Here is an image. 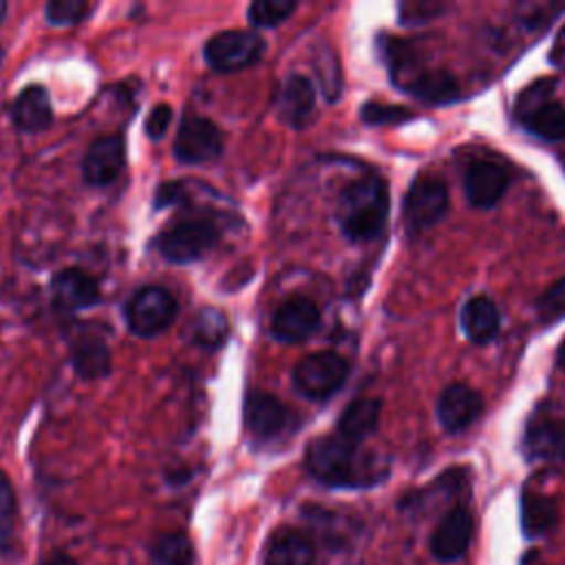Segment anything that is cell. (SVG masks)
<instances>
[{
	"label": "cell",
	"instance_id": "4dcf8cb0",
	"mask_svg": "<svg viewBox=\"0 0 565 565\" xmlns=\"http://www.w3.org/2000/svg\"><path fill=\"white\" fill-rule=\"evenodd\" d=\"M536 313L541 322H556L565 318V278L556 280L539 300H536Z\"/></svg>",
	"mask_w": 565,
	"mask_h": 565
},
{
	"label": "cell",
	"instance_id": "ba28073f",
	"mask_svg": "<svg viewBox=\"0 0 565 565\" xmlns=\"http://www.w3.org/2000/svg\"><path fill=\"white\" fill-rule=\"evenodd\" d=\"M263 53L265 40L252 31H221L212 35L203 46L207 64L223 73L252 66L263 57Z\"/></svg>",
	"mask_w": 565,
	"mask_h": 565
},
{
	"label": "cell",
	"instance_id": "3957f363",
	"mask_svg": "<svg viewBox=\"0 0 565 565\" xmlns=\"http://www.w3.org/2000/svg\"><path fill=\"white\" fill-rule=\"evenodd\" d=\"M552 86V79L527 86L516 99V117L532 135L545 141H565V106L554 97Z\"/></svg>",
	"mask_w": 565,
	"mask_h": 565
},
{
	"label": "cell",
	"instance_id": "8992f818",
	"mask_svg": "<svg viewBox=\"0 0 565 565\" xmlns=\"http://www.w3.org/2000/svg\"><path fill=\"white\" fill-rule=\"evenodd\" d=\"M177 316L174 296L157 285L141 287L126 305L128 329L139 338H152L168 329Z\"/></svg>",
	"mask_w": 565,
	"mask_h": 565
},
{
	"label": "cell",
	"instance_id": "30bf717a",
	"mask_svg": "<svg viewBox=\"0 0 565 565\" xmlns=\"http://www.w3.org/2000/svg\"><path fill=\"white\" fill-rule=\"evenodd\" d=\"M320 324V311L309 298H289L271 316V335L280 342H302Z\"/></svg>",
	"mask_w": 565,
	"mask_h": 565
},
{
	"label": "cell",
	"instance_id": "5bb4252c",
	"mask_svg": "<svg viewBox=\"0 0 565 565\" xmlns=\"http://www.w3.org/2000/svg\"><path fill=\"white\" fill-rule=\"evenodd\" d=\"M53 305L62 311H79L93 307L99 300L97 282L82 269L68 267L53 276L51 280Z\"/></svg>",
	"mask_w": 565,
	"mask_h": 565
},
{
	"label": "cell",
	"instance_id": "9a60e30c",
	"mask_svg": "<svg viewBox=\"0 0 565 565\" xmlns=\"http://www.w3.org/2000/svg\"><path fill=\"white\" fill-rule=\"evenodd\" d=\"M481 395L468 384H450L439 395L437 417L448 433H459L481 413Z\"/></svg>",
	"mask_w": 565,
	"mask_h": 565
},
{
	"label": "cell",
	"instance_id": "7a4b0ae2",
	"mask_svg": "<svg viewBox=\"0 0 565 565\" xmlns=\"http://www.w3.org/2000/svg\"><path fill=\"white\" fill-rule=\"evenodd\" d=\"M388 218V188L380 177L351 181L338 201V223L349 241L375 238Z\"/></svg>",
	"mask_w": 565,
	"mask_h": 565
},
{
	"label": "cell",
	"instance_id": "d6a6232c",
	"mask_svg": "<svg viewBox=\"0 0 565 565\" xmlns=\"http://www.w3.org/2000/svg\"><path fill=\"white\" fill-rule=\"evenodd\" d=\"M170 121H172V108H170L168 104H157V106L150 110L148 119H146V135H148L150 139L159 141V139L166 135Z\"/></svg>",
	"mask_w": 565,
	"mask_h": 565
},
{
	"label": "cell",
	"instance_id": "5b68a950",
	"mask_svg": "<svg viewBox=\"0 0 565 565\" xmlns=\"http://www.w3.org/2000/svg\"><path fill=\"white\" fill-rule=\"evenodd\" d=\"M349 375V364L333 351H316L294 369V386L309 399H329L340 391Z\"/></svg>",
	"mask_w": 565,
	"mask_h": 565
},
{
	"label": "cell",
	"instance_id": "4316f807",
	"mask_svg": "<svg viewBox=\"0 0 565 565\" xmlns=\"http://www.w3.org/2000/svg\"><path fill=\"white\" fill-rule=\"evenodd\" d=\"M227 331H230V324H227L225 313L214 309V307H205L203 311H199V316L194 320L192 338H194V342L199 347L216 349V347H221L225 342Z\"/></svg>",
	"mask_w": 565,
	"mask_h": 565
},
{
	"label": "cell",
	"instance_id": "1f68e13d",
	"mask_svg": "<svg viewBox=\"0 0 565 565\" xmlns=\"http://www.w3.org/2000/svg\"><path fill=\"white\" fill-rule=\"evenodd\" d=\"M360 117L364 124L369 126H380V124H399V121H406L413 117L411 110H406L404 106H393V104H375V102H369L362 106L360 110Z\"/></svg>",
	"mask_w": 565,
	"mask_h": 565
},
{
	"label": "cell",
	"instance_id": "d590c367",
	"mask_svg": "<svg viewBox=\"0 0 565 565\" xmlns=\"http://www.w3.org/2000/svg\"><path fill=\"white\" fill-rule=\"evenodd\" d=\"M4 13H7V2H2V0H0V22H2Z\"/></svg>",
	"mask_w": 565,
	"mask_h": 565
},
{
	"label": "cell",
	"instance_id": "d6986e66",
	"mask_svg": "<svg viewBox=\"0 0 565 565\" xmlns=\"http://www.w3.org/2000/svg\"><path fill=\"white\" fill-rule=\"evenodd\" d=\"M316 90L305 75H291L285 79L278 95V115L291 128H302L313 115Z\"/></svg>",
	"mask_w": 565,
	"mask_h": 565
},
{
	"label": "cell",
	"instance_id": "ac0fdd59",
	"mask_svg": "<svg viewBox=\"0 0 565 565\" xmlns=\"http://www.w3.org/2000/svg\"><path fill=\"white\" fill-rule=\"evenodd\" d=\"M245 422L258 439L280 435L289 424V411L269 393H254L245 404Z\"/></svg>",
	"mask_w": 565,
	"mask_h": 565
},
{
	"label": "cell",
	"instance_id": "836d02e7",
	"mask_svg": "<svg viewBox=\"0 0 565 565\" xmlns=\"http://www.w3.org/2000/svg\"><path fill=\"white\" fill-rule=\"evenodd\" d=\"M42 565H79L73 556H68V554H64V552H53V554H49L44 561H42Z\"/></svg>",
	"mask_w": 565,
	"mask_h": 565
},
{
	"label": "cell",
	"instance_id": "9c48e42d",
	"mask_svg": "<svg viewBox=\"0 0 565 565\" xmlns=\"http://www.w3.org/2000/svg\"><path fill=\"white\" fill-rule=\"evenodd\" d=\"M223 150V137L216 124L201 115L183 117L174 137V157L181 163H207Z\"/></svg>",
	"mask_w": 565,
	"mask_h": 565
},
{
	"label": "cell",
	"instance_id": "d4e9b609",
	"mask_svg": "<svg viewBox=\"0 0 565 565\" xmlns=\"http://www.w3.org/2000/svg\"><path fill=\"white\" fill-rule=\"evenodd\" d=\"M154 565H194V547L183 532H163L150 543Z\"/></svg>",
	"mask_w": 565,
	"mask_h": 565
},
{
	"label": "cell",
	"instance_id": "f1b7e54d",
	"mask_svg": "<svg viewBox=\"0 0 565 565\" xmlns=\"http://www.w3.org/2000/svg\"><path fill=\"white\" fill-rule=\"evenodd\" d=\"M15 516H18V501L15 490L9 481V477L0 470V543H9L15 530Z\"/></svg>",
	"mask_w": 565,
	"mask_h": 565
},
{
	"label": "cell",
	"instance_id": "44dd1931",
	"mask_svg": "<svg viewBox=\"0 0 565 565\" xmlns=\"http://www.w3.org/2000/svg\"><path fill=\"white\" fill-rule=\"evenodd\" d=\"M499 309L488 296H475L461 309V329L468 340L477 344L492 340L499 331Z\"/></svg>",
	"mask_w": 565,
	"mask_h": 565
},
{
	"label": "cell",
	"instance_id": "8fae6325",
	"mask_svg": "<svg viewBox=\"0 0 565 565\" xmlns=\"http://www.w3.org/2000/svg\"><path fill=\"white\" fill-rule=\"evenodd\" d=\"M126 163V148L119 135H104L95 139L82 161V174L90 185L113 183Z\"/></svg>",
	"mask_w": 565,
	"mask_h": 565
},
{
	"label": "cell",
	"instance_id": "e575fe53",
	"mask_svg": "<svg viewBox=\"0 0 565 565\" xmlns=\"http://www.w3.org/2000/svg\"><path fill=\"white\" fill-rule=\"evenodd\" d=\"M556 362H558L561 369H565V340L561 342V347H558V351H556Z\"/></svg>",
	"mask_w": 565,
	"mask_h": 565
},
{
	"label": "cell",
	"instance_id": "603a6c76",
	"mask_svg": "<svg viewBox=\"0 0 565 565\" xmlns=\"http://www.w3.org/2000/svg\"><path fill=\"white\" fill-rule=\"evenodd\" d=\"M404 90L428 104H448L459 95V86L446 71H426L404 84Z\"/></svg>",
	"mask_w": 565,
	"mask_h": 565
},
{
	"label": "cell",
	"instance_id": "f546056e",
	"mask_svg": "<svg viewBox=\"0 0 565 565\" xmlns=\"http://www.w3.org/2000/svg\"><path fill=\"white\" fill-rule=\"evenodd\" d=\"M93 7L84 0H51L44 9L46 13V20L51 24H75L79 20L86 18V13L90 11Z\"/></svg>",
	"mask_w": 565,
	"mask_h": 565
},
{
	"label": "cell",
	"instance_id": "277c9868",
	"mask_svg": "<svg viewBox=\"0 0 565 565\" xmlns=\"http://www.w3.org/2000/svg\"><path fill=\"white\" fill-rule=\"evenodd\" d=\"M218 241V230L205 218H185L166 227L157 238L154 247L170 263H192L203 258Z\"/></svg>",
	"mask_w": 565,
	"mask_h": 565
},
{
	"label": "cell",
	"instance_id": "4fadbf2b",
	"mask_svg": "<svg viewBox=\"0 0 565 565\" xmlns=\"http://www.w3.org/2000/svg\"><path fill=\"white\" fill-rule=\"evenodd\" d=\"M508 172L499 163L486 159L472 161L463 177V190L468 201L481 210L499 203V199L508 190Z\"/></svg>",
	"mask_w": 565,
	"mask_h": 565
},
{
	"label": "cell",
	"instance_id": "e0dca14e",
	"mask_svg": "<svg viewBox=\"0 0 565 565\" xmlns=\"http://www.w3.org/2000/svg\"><path fill=\"white\" fill-rule=\"evenodd\" d=\"M313 541L296 527H278L267 543L265 565H313Z\"/></svg>",
	"mask_w": 565,
	"mask_h": 565
},
{
	"label": "cell",
	"instance_id": "7c38bea8",
	"mask_svg": "<svg viewBox=\"0 0 565 565\" xmlns=\"http://www.w3.org/2000/svg\"><path fill=\"white\" fill-rule=\"evenodd\" d=\"M472 539V516L466 508H452L444 514L430 536V552L439 561H457L463 556Z\"/></svg>",
	"mask_w": 565,
	"mask_h": 565
},
{
	"label": "cell",
	"instance_id": "484cf974",
	"mask_svg": "<svg viewBox=\"0 0 565 565\" xmlns=\"http://www.w3.org/2000/svg\"><path fill=\"white\" fill-rule=\"evenodd\" d=\"M73 366L79 377L95 380L110 371V353L102 340H84L73 351Z\"/></svg>",
	"mask_w": 565,
	"mask_h": 565
},
{
	"label": "cell",
	"instance_id": "7402d4cb",
	"mask_svg": "<svg viewBox=\"0 0 565 565\" xmlns=\"http://www.w3.org/2000/svg\"><path fill=\"white\" fill-rule=\"evenodd\" d=\"M380 419V402L373 397H360L351 402L338 419V435L360 444L369 437Z\"/></svg>",
	"mask_w": 565,
	"mask_h": 565
},
{
	"label": "cell",
	"instance_id": "83f0119b",
	"mask_svg": "<svg viewBox=\"0 0 565 565\" xmlns=\"http://www.w3.org/2000/svg\"><path fill=\"white\" fill-rule=\"evenodd\" d=\"M296 11L294 0H256L247 7V18L254 26H276Z\"/></svg>",
	"mask_w": 565,
	"mask_h": 565
},
{
	"label": "cell",
	"instance_id": "6da1fadb",
	"mask_svg": "<svg viewBox=\"0 0 565 565\" xmlns=\"http://www.w3.org/2000/svg\"><path fill=\"white\" fill-rule=\"evenodd\" d=\"M305 466L309 475L331 488L371 486L384 477V468L360 450V444L342 435L318 437L307 446Z\"/></svg>",
	"mask_w": 565,
	"mask_h": 565
},
{
	"label": "cell",
	"instance_id": "ffe728a7",
	"mask_svg": "<svg viewBox=\"0 0 565 565\" xmlns=\"http://www.w3.org/2000/svg\"><path fill=\"white\" fill-rule=\"evenodd\" d=\"M11 117H13V121L20 130H26V132L44 130L51 124V117H53L46 88L40 86V84L26 86L15 97V102L11 106Z\"/></svg>",
	"mask_w": 565,
	"mask_h": 565
},
{
	"label": "cell",
	"instance_id": "52a82bcc",
	"mask_svg": "<svg viewBox=\"0 0 565 565\" xmlns=\"http://www.w3.org/2000/svg\"><path fill=\"white\" fill-rule=\"evenodd\" d=\"M448 210V188L439 177L433 174H419L406 196H404V205H402V214H404V225L411 234L415 232H424L430 225H435Z\"/></svg>",
	"mask_w": 565,
	"mask_h": 565
},
{
	"label": "cell",
	"instance_id": "cb8c5ba5",
	"mask_svg": "<svg viewBox=\"0 0 565 565\" xmlns=\"http://www.w3.org/2000/svg\"><path fill=\"white\" fill-rule=\"evenodd\" d=\"M558 519L556 503L539 492H525L521 501V525L523 532L532 539L547 534Z\"/></svg>",
	"mask_w": 565,
	"mask_h": 565
},
{
	"label": "cell",
	"instance_id": "2e32d148",
	"mask_svg": "<svg viewBox=\"0 0 565 565\" xmlns=\"http://www.w3.org/2000/svg\"><path fill=\"white\" fill-rule=\"evenodd\" d=\"M525 448L532 459L565 463V419H532L525 430Z\"/></svg>",
	"mask_w": 565,
	"mask_h": 565
}]
</instances>
